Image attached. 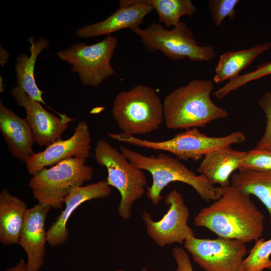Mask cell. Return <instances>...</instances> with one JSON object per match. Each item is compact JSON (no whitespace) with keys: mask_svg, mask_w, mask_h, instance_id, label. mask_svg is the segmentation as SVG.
Wrapping results in <instances>:
<instances>
[{"mask_svg":"<svg viewBox=\"0 0 271 271\" xmlns=\"http://www.w3.org/2000/svg\"><path fill=\"white\" fill-rule=\"evenodd\" d=\"M264 219L250 195L230 185L223 188L219 199L200 210L194 224L206 228L218 237L246 243L261 238Z\"/></svg>","mask_w":271,"mask_h":271,"instance_id":"cell-1","label":"cell"},{"mask_svg":"<svg viewBox=\"0 0 271 271\" xmlns=\"http://www.w3.org/2000/svg\"><path fill=\"white\" fill-rule=\"evenodd\" d=\"M213 88V82L210 80L195 79L166 95L163 105L167 127H204L214 120L226 118L228 111L215 104L211 99Z\"/></svg>","mask_w":271,"mask_h":271,"instance_id":"cell-2","label":"cell"},{"mask_svg":"<svg viewBox=\"0 0 271 271\" xmlns=\"http://www.w3.org/2000/svg\"><path fill=\"white\" fill-rule=\"evenodd\" d=\"M119 151L137 167L151 174L153 182L147 188L146 195L154 205L160 203L162 191L173 182L189 185L207 202L214 201L222 195L223 188L215 187L203 174L197 175L178 159L164 153L147 156L123 145L119 147Z\"/></svg>","mask_w":271,"mask_h":271,"instance_id":"cell-3","label":"cell"},{"mask_svg":"<svg viewBox=\"0 0 271 271\" xmlns=\"http://www.w3.org/2000/svg\"><path fill=\"white\" fill-rule=\"evenodd\" d=\"M112 114L122 132L133 136L155 131L164 121L160 97L154 88L143 84L117 93Z\"/></svg>","mask_w":271,"mask_h":271,"instance_id":"cell-4","label":"cell"},{"mask_svg":"<svg viewBox=\"0 0 271 271\" xmlns=\"http://www.w3.org/2000/svg\"><path fill=\"white\" fill-rule=\"evenodd\" d=\"M93 168L86 159L70 158L32 176L29 186L39 203L62 209L65 198L74 189L92 180Z\"/></svg>","mask_w":271,"mask_h":271,"instance_id":"cell-5","label":"cell"},{"mask_svg":"<svg viewBox=\"0 0 271 271\" xmlns=\"http://www.w3.org/2000/svg\"><path fill=\"white\" fill-rule=\"evenodd\" d=\"M96 162L107 169L106 181L120 193L118 213L123 219L130 218L134 203L146 192L147 179L144 171L123 156L104 139L99 140L94 149Z\"/></svg>","mask_w":271,"mask_h":271,"instance_id":"cell-6","label":"cell"},{"mask_svg":"<svg viewBox=\"0 0 271 271\" xmlns=\"http://www.w3.org/2000/svg\"><path fill=\"white\" fill-rule=\"evenodd\" d=\"M112 139L142 148L164 151L175 155L178 159L198 161L214 150L232 144L243 143L246 137L241 131L228 135L212 137L201 133L198 128H192L177 133L170 139L164 141H152L139 139L131 134L121 132L107 133Z\"/></svg>","mask_w":271,"mask_h":271,"instance_id":"cell-7","label":"cell"},{"mask_svg":"<svg viewBox=\"0 0 271 271\" xmlns=\"http://www.w3.org/2000/svg\"><path fill=\"white\" fill-rule=\"evenodd\" d=\"M131 30L140 37L148 51H160L173 60L188 58L192 61L209 62L215 56L213 46L200 44L184 22H180L172 30L164 28L160 23L154 22L145 29L137 27Z\"/></svg>","mask_w":271,"mask_h":271,"instance_id":"cell-8","label":"cell"},{"mask_svg":"<svg viewBox=\"0 0 271 271\" xmlns=\"http://www.w3.org/2000/svg\"><path fill=\"white\" fill-rule=\"evenodd\" d=\"M117 45L116 37L108 35L92 45L74 43L57 54L72 66L70 71L78 74L82 84L97 87L104 79L116 74L111 59Z\"/></svg>","mask_w":271,"mask_h":271,"instance_id":"cell-9","label":"cell"},{"mask_svg":"<svg viewBox=\"0 0 271 271\" xmlns=\"http://www.w3.org/2000/svg\"><path fill=\"white\" fill-rule=\"evenodd\" d=\"M184 246L193 260L205 271H244L245 243L234 239L190 237Z\"/></svg>","mask_w":271,"mask_h":271,"instance_id":"cell-10","label":"cell"},{"mask_svg":"<svg viewBox=\"0 0 271 271\" xmlns=\"http://www.w3.org/2000/svg\"><path fill=\"white\" fill-rule=\"evenodd\" d=\"M165 203L168 206V211L159 221L153 220L148 212H143L142 218L147 233L161 247L175 243L184 244L187 238L195 236L188 225L189 208L182 194L176 189L167 194Z\"/></svg>","mask_w":271,"mask_h":271,"instance_id":"cell-11","label":"cell"},{"mask_svg":"<svg viewBox=\"0 0 271 271\" xmlns=\"http://www.w3.org/2000/svg\"><path fill=\"white\" fill-rule=\"evenodd\" d=\"M10 94L18 106L23 107L33 133L34 141L40 146L48 147L61 139L70 122L74 120L65 114L58 117L47 111L41 103L31 98L17 86L12 88Z\"/></svg>","mask_w":271,"mask_h":271,"instance_id":"cell-12","label":"cell"},{"mask_svg":"<svg viewBox=\"0 0 271 271\" xmlns=\"http://www.w3.org/2000/svg\"><path fill=\"white\" fill-rule=\"evenodd\" d=\"M90 149L88 125L84 121H80L71 137L58 140L43 151L34 153L25 163L27 169L29 174L33 176L43 168L54 166L68 158L86 159L90 156Z\"/></svg>","mask_w":271,"mask_h":271,"instance_id":"cell-13","label":"cell"},{"mask_svg":"<svg viewBox=\"0 0 271 271\" xmlns=\"http://www.w3.org/2000/svg\"><path fill=\"white\" fill-rule=\"evenodd\" d=\"M119 8L104 20L77 29L78 38H89L139 27L154 8L148 0H120Z\"/></svg>","mask_w":271,"mask_h":271,"instance_id":"cell-14","label":"cell"},{"mask_svg":"<svg viewBox=\"0 0 271 271\" xmlns=\"http://www.w3.org/2000/svg\"><path fill=\"white\" fill-rule=\"evenodd\" d=\"M51 208L38 203L28 208L21 229L19 244L27 254V265L32 271H39L44 264L47 242L45 223Z\"/></svg>","mask_w":271,"mask_h":271,"instance_id":"cell-15","label":"cell"},{"mask_svg":"<svg viewBox=\"0 0 271 271\" xmlns=\"http://www.w3.org/2000/svg\"><path fill=\"white\" fill-rule=\"evenodd\" d=\"M111 192V186L106 180L82 186L71 191L64 200L65 208L47 231L48 244L51 246L64 244L69 235L67 222L76 209L86 201L107 197Z\"/></svg>","mask_w":271,"mask_h":271,"instance_id":"cell-16","label":"cell"},{"mask_svg":"<svg viewBox=\"0 0 271 271\" xmlns=\"http://www.w3.org/2000/svg\"><path fill=\"white\" fill-rule=\"evenodd\" d=\"M0 130L12 156L25 163L34 154L32 130L26 118L0 103Z\"/></svg>","mask_w":271,"mask_h":271,"instance_id":"cell-17","label":"cell"},{"mask_svg":"<svg viewBox=\"0 0 271 271\" xmlns=\"http://www.w3.org/2000/svg\"><path fill=\"white\" fill-rule=\"evenodd\" d=\"M247 151L234 150L230 146L214 150L206 154L197 170L213 185L224 188L230 185V177L239 171Z\"/></svg>","mask_w":271,"mask_h":271,"instance_id":"cell-18","label":"cell"},{"mask_svg":"<svg viewBox=\"0 0 271 271\" xmlns=\"http://www.w3.org/2000/svg\"><path fill=\"white\" fill-rule=\"evenodd\" d=\"M28 208L19 198L4 189L0 193V241L4 245L19 244Z\"/></svg>","mask_w":271,"mask_h":271,"instance_id":"cell-19","label":"cell"},{"mask_svg":"<svg viewBox=\"0 0 271 271\" xmlns=\"http://www.w3.org/2000/svg\"><path fill=\"white\" fill-rule=\"evenodd\" d=\"M28 41L31 44L28 55L22 53L17 58L15 66L17 87L33 99L47 105L43 99V92L39 88L35 78V67L38 56L49 45L48 40L41 38L36 41L32 37Z\"/></svg>","mask_w":271,"mask_h":271,"instance_id":"cell-20","label":"cell"},{"mask_svg":"<svg viewBox=\"0 0 271 271\" xmlns=\"http://www.w3.org/2000/svg\"><path fill=\"white\" fill-rule=\"evenodd\" d=\"M271 48V43L255 45L249 49L229 51L219 57L213 81L216 83L230 80L239 74L256 57Z\"/></svg>","mask_w":271,"mask_h":271,"instance_id":"cell-21","label":"cell"},{"mask_svg":"<svg viewBox=\"0 0 271 271\" xmlns=\"http://www.w3.org/2000/svg\"><path fill=\"white\" fill-rule=\"evenodd\" d=\"M231 185L257 197L266 207L271 225V172L238 171L232 174Z\"/></svg>","mask_w":271,"mask_h":271,"instance_id":"cell-22","label":"cell"},{"mask_svg":"<svg viewBox=\"0 0 271 271\" xmlns=\"http://www.w3.org/2000/svg\"><path fill=\"white\" fill-rule=\"evenodd\" d=\"M156 11L160 23L167 27L178 24L184 15L191 17L197 8L190 0H148Z\"/></svg>","mask_w":271,"mask_h":271,"instance_id":"cell-23","label":"cell"},{"mask_svg":"<svg viewBox=\"0 0 271 271\" xmlns=\"http://www.w3.org/2000/svg\"><path fill=\"white\" fill-rule=\"evenodd\" d=\"M271 239L265 240L260 238L255 241L249 254L243 261L244 271L271 270Z\"/></svg>","mask_w":271,"mask_h":271,"instance_id":"cell-24","label":"cell"},{"mask_svg":"<svg viewBox=\"0 0 271 271\" xmlns=\"http://www.w3.org/2000/svg\"><path fill=\"white\" fill-rule=\"evenodd\" d=\"M270 74H271V61L263 63L254 71L239 75L229 80L223 86L214 91L213 94L216 98L222 99L232 91L238 89L250 81Z\"/></svg>","mask_w":271,"mask_h":271,"instance_id":"cell-25","label":"cell"},{"mask_svg":"<svg viewBox=\"0 0 271 271\" xmlns=\"http://www.w3.org/2000/svg\"><path fill=\"white\" fill-rule=\"evenodd\" d=\"M247 170L271 172V152L255 149L247 151L238 171Z\"/></svg>","mask_w":271,"mask_h":271,"instance_id":"cell-26","label":"cell"},{"mask_svg":"<svg viewBox=\"0 0 271 271\" xmlns=\"http://www.w3.org/2000/svg\"><path fill=\"white\" fill-rule=\"evenodd\" d=\"M239 0H210L208 8L215 26L220 27L223 20L228 17L232 20L235 15V8Z\"/></svg>","mask_w":271,"mask_h":271,"instance_id":"cell-27","label":"cell"},{"mask_svg":"<svg viewBox=\"0 0 271 271\" xmlns=\"http://www.w3.org/2000/svg\"><path fill=\"white\" fill-rule=\"evenodd\" d=\"M258 104L265 114L266 127L254 149L271 152V91L266 92L259 99Z\"/></svg>","mask_w":271,"mask_h":271,"instance_id":"cell-28","label":"cell"},{"mask_svg":"<svg viewBox=\"0 0 271 271\" xmlns=\"http://www.w3.org/2000/svg\"><path fill=\"white\" fill-rule=\"evenodd\" d=\"M172 252L177 265L175 271H194L186 250L181 247H176L173 248Z\"/></svg>","mask_w":271,"mask_h":271,"instance_id":"cell-29","label":"cell"},{"mask_svg":"<svg viewBox=\"0 0 271 271\" xmlns=\"http://www.w3.org/2000/svg\"><path fill=\"white\" fill-rule=\"evenodd\" d=\"M5 271H32L28 267L26 261L21 259L15 265L6 269Z\"/></svg>","mask_w":271,"mask_h":271,"instance_id":"cell-30","label":"cell"},{"mask_svg":"<svg viewBox=\"0 0 271 271\" xmlns=\"http://www.w3.org/2000/svg\"><path fill=\"white\" fill-rule=\"evenodd\" d=\"M10 55L7 51L1 47V65L4 66L7 62Z\"/></svg>","mask_w":271,"mask_h":271,"instance_id":"cell-31","label":"cell"},{"mask_svg":"<svg viewBox=\"0 0 271 271\" xmlns=\"http://www.w3.org/2000/svg\"><path fill=\"white\" fill-rule=\"evenodd\" d=\"M116 271H125V270L123 269L118 268L116 269ZM140 271H149V270H148L146 267H144L142 268Z\"/></svg>","mask_w":271,"mask_h":271,"instance_id":"cell-32","label":"cell"},{"mask_svg":"<svg viewBox=\"0 0 271 271\" xmlns=\"http://www.w3.org/2000/svg\"><path fill=\"white\" fill-rule=\"evenodd\" d=\"M3 79V77H2V76H1V87H0V91L1 92H3L4 90V86L3 85V81H2Z\"/></svg>","mask_w":271,"mask_h":271,"instance_id":"cell-33","label":"cell"},{"mask_svg":"<svg viewBox=\"0 0 271 271\" xmlns=\"http://www.w3.org/2000/svg\"><path fill=\"white\" fill-rule=\"evenodd\" d=\"M169 271H173V270H169Z\"/></svg>","mask_w":271,"mask_h":271,"instance_id":"cell-34","label":"cell"}]
</instances>
